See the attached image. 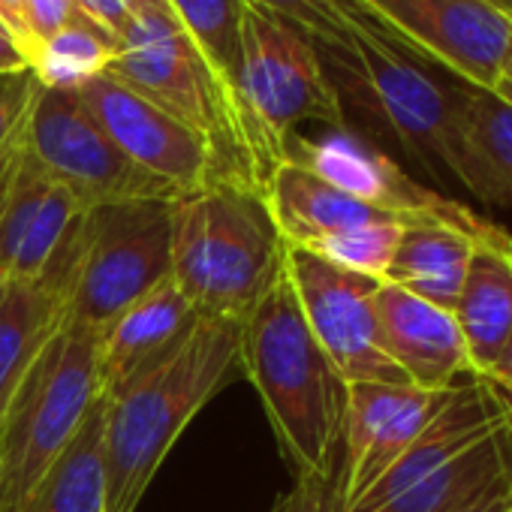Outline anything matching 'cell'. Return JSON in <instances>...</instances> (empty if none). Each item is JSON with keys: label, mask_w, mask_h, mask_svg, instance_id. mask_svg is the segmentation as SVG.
<instances>
[{"label": "cell", "mask_w": 512, "mask_h": 512, "mask_svg": "<svg viewBox=\"0 0 512 512\" xmlns=\"http://www.w3.org/2000/svg\"><path fill=\"white\" fill-rule=\"evenodd\" d=\"M314 46L347 130L395 163L455 181L458 76L419 58L392 28H359L350 46Z\"/></svg>", "instance_id": "cell-1"}, {"label": "cell", "mask_w": 512, "mask_h": 512, "mask_svg": "<svg viewBox=\"0 0 512 512\" xmlns=\"http://www.w3.org/2000/svg\"><path fill=\"white\" fill-rule=\"evenodd\" d=\"M235 374H241V323L202 317L175 353L103 398L106 512H136L184 428Z\"/></svg>", "instance_id": "cell-2"}, {"label": "cell", "mask_w": 512, "mask_h": 512, "mask_svg": "<svg viewBox=\"0 0 512 512\" xmlns=\"http://www.w3.org/2000/svg\"><path fill=\"white\" fill-rule=\"evenodd\" d=\"M241 371L296 473L338 470L347 383L308 329L287 263L241 320Z\"/></svg>", "instance_id": "cell-3"}, {"label": "cell", "mask_w": 512, "mask_h": 512, "mask_svg": "<svg viewBox=\"0 0 512 512\" xmlns=\"http://www.w3.org/2000/svg\"><path fill=\"white\" fill-rule=\"evenodd\" d=\"M106 76L190 127L211 148L223 184L266 196L269 169L247 121L172 13L169 0H136L127 28L115 40Z\"/></svg>", "instance_id": "cell-4"}, {"label": "cell", "mask_w": 512, "mask_h": 512, "mask_svg": "<svg viewBox=\"0 0 512 512\" xmlns=\"http://www.w3.org/2000/svg\"><path fill=\"white\" fill-rule=\"evenodd\" d=\"M284 263L287 241L263 193L214 184L172 202V281L202 317L241 323Z\"/></svg>", "instance_id": "cell-5"}, {"label": "cell", "mask_w": 512, "mask_h": 512, "mask_svg": "<svg viewBox=\"0 0 512 512\" xmlns=\"http://www.w3.org/2000/svg\"><path fill=\"white\" fill-rule=\"evenodd\" d=\"M97 398V332L67 317L0 419V512L22 509Z\"/></svg>", "instance_id": "cell-6"}, {"label": "cell", "mask_w": 512, "mask_h": 512, "mask_svg": "<svg viewBox=\"0 0 512 512\" xmlns=\"http://www.w3.org/2000/svg\"><path fill=\"white\" fill-rule=\"evenodd\" d=\"M178 199V196H175ZM133 199L85 208L67 317L94 332L172 278V202Z\"/></svg>", "instance_id": "cell-7"}, {"label": "cell", "mask_w": 512, "mask_h": 512, "mask_svg": "<svg viewBox=\"0 0 512 512\" xmlns=\"http://www.w3.org/2000/svg\"><path fill=\"white\" fill-rule=\"evenodd\" d=\"M241 109L269 172L287 163V142L305 124L344 127L314 40L250 4L241 19Z\"/></svg>", "instance_id": "cell-8"}, {"label": "cell", "mask_w": 512, "mask_h": 512, "mask_svg": "<svg viewBox=\"0 0 512 512\" xmlns=\"http://www.w3.org/2000/svg\"><path fill=\"white\" fill-rule=\"evenodd\" d=\"M28 157L52 181L64 184L82 208L178 196L109 139L79 91L40 88L28 124Z\"/></svg>", "instance_id": "cell-9"}, {"label": "cell", "mask_w": 512, "mask_h": 512, "mask_svg": "<svg viewBox=\"0 0 512 512\" xmlns=\"http://www.w3.org/2000/svg\"><path fill=\"white\" fill-rule=\"evenodd\" d=\"M287 275L317 344L344 383L410 386L380 344L374 296L383 281L347 272L314 250L287 244Z\"/></svg>", "instance_id": "cell-10"}, {"label": "cell", "mask_w": 512, "mask_h": 512, "mask_svg": "<svg viewBox=\"0 0 512 512\" xmlns=\"http://www.w3.org/2000/svg\"><path fill=\"white\" fill-rule=\"evenodd\" d=\"M287 160L329 181L332 187L377 205L383 211L401 214L407 220H440L458 226L479 241L500 238L506 229L473 214L458 199H449L422 181H416L401 163L365 142L347 127H326L320 136L293 133L287 142Z\"/></svg>", "instance_id": "cell-11"}, {"label": "cell", "mask_w": 512, "mask_h": 512, "mask_svg": "<svg viewBox=\"0 0 512 512\" xmlns=\"http://www.w3.org/2000/svg\"><path fill=\"white\" fill-rule=\"evenodd\" d=\"M419 58L467 85L494 91L503 79L512 13L491 0H362Z\"/></svg>", "instance_id": "cell-12"}, {"label": "cell", "mask_w": 512, "mask_h": 512, "mask_svg": "<svg viewBox=\"0 0 512 512\" xmlns=\"http://www.w3.org/2000/svg\"><path fill=\"white\" fill-rule=\"evenodd\" d=\"M79 97L94 121L109 133V139L136 166L166 181L178 196L223 184L211 148L190 127H184L127 85L103 73L79 88Z\"/></svg>", "instance_id": "cell-13"}, {"label": "cell", "mask_w": 512, "mask_h": 512, "mask_svg": "<svg viewBox=\"0 0 512 512\" xmlns=\"http://www.w3.org/2000/svg\"><path fill=\"white\" fill-rule=\"evenodd\" d=\"M446 398L449 389L425 392L416 386L389 383L347 386L338 455V488L344 509H350L407 452V446L440 413Z\"/></svg>", "instance_id": "cell-14"}, {"label": "cell", "mask_w": 512, "mask_h": 512, "mask_svg": "<svg viewBox=\"0 0 512 512\" xmlns=\"http://www.w3.org/2000/svg\"><path fill=\"white\" fill-rule=\"evenodd\" d=\"M374 311L380 344L410 386L446 392L476 377L452 311H443L389 281L377 287Z\"/></svg>", "instance_id": "cell-15"}, {"label": "cell", "mask_w": 512, "mask_h": 512, "mask_svg": "<svg viewBox=\"0 0 512 512\" xmlns=\"http://www.w3.org/2000/svg\"><path fill=\"white\" fill-rule=\"evenodd\" d=\"M199 320L202 314L184 299L172 278L121 311L97 332L100 398L121 392L139 374L175 353Z\"/></svg>", "instance_id": "cell-16"}, {"label": "cell", "mask_w": 512, "mask_h": 512, "mask_svg": "<svg viewBox=\"0 0 512 512\" xmlns=\"http://www.w3.org/2000/svg\"><path fill=\"white\" fill-rule=\"evenodd\" d=\"M455 184L491 208H512V103L461 82L455 97Z\"/></svg>", "instance_id": "cell-17"}, {"label": "cell", "mask_w": 512, "mask_h": 512, "mask_svg": "<svg viewBox=\"0 0 512 512\" xmlns=\"http://www.w3.org/2000/svg\"><path fill=\"white\" fill-rule=\"evenodd\" d=\"M266 205L290 247H305L311 250L314 244L359 229V226H374V223H413L401 214L383 211L377 205H368L329 181L317 178L314 172L296 166V163H281L269 184H266Z\"/></svg>", "instance_id": "cell-18"}, {"label": "cell", "mask_w": 512, "mask_h": 512, "mask_svg": "<svg viewBox=\"0 0 512 512\" xmlns=\"http://www.w3.org/2000/svg\"><path fill=\"white\" fill-rule=\"evenodd\" d=\"M476 377L491 374L512 329V235L479 241L452 308Z\"/></svg>", "instance_id": "cell-19"}, {"label": "cell", "mask_w": 512, "mask_h": 512, "mask_svg": "<svg viewBox=\"0 0 512 512\" xmlns=\"http://www.w3.org/2000/svg\"><path fill=\"white\" fill-rule=\"evenodd\" d=\"M64 320L67 293L52 278H10L0 287V419Z\"/></svg>", "instance_id": "cell-20"}, {"label": "cell", "mask_w": 512, "mask_h": 512, "mask_svg": "<svg viewBox=\"0 0 512 512\" xmlns=\"http://www.w3.org/2000/svg\"><path fill=\"white\" fill-rule=\"evenodd\" d=\"M476 244V235L440 220L407 223L401 229L395 256L383 281L443 311H452Z\"/></svg>", "instance_id": "cell-21"}, {"label": "cell", "mask_w": 512, "mask_h": 512, "mask_svg": "<svg viewBox=\"0 0 512 512\" xmlns=\"http://www.w3.org/2000/svg\"><path fill=\"white\" fill-rule=\"evenodd\" d=\"M103 419L106 401L97 398L73 443L34 485L19 512H106Z\"/></svg>", "instance_id": "cell-22"}, {"label": "cell", "mask_w": 512, "mask_h": 512, "mask_svg": "<svg viewBox=\"0 0 512 512\" xmlns=\"http://www.w3.org/2000/svg\"><path fill=\"white\" fill-rule=\"evenodd\" d=\"M512 470V428H500L491 437L479 440L440 470L428 473L407 491L389 497L386 503L368 512H449L473 491L488 485L494 476Z\"/></svg>", "instance_id": "cell-23"}, {"label": "cell", "mask_w": 512, "mask_h": 512, "mask_svg": "<svg viewBox=\"0 0 512 512\" xmlns=\"http://www.w3.org/2000/svg\"><path fill=\"white\" fill-rule=\"evenodd\" d=\"M172 13L226 88V94L235 100L241 118V19H244V0H169ZM247 121V118H244ZM250 130V124H247ZM253 136V130H250ZM256 142V139H253ZM260 148V145H256ZM263 157V151H260ZM266 163V160H263ZM269 169V166H266ZM272 178V172H269Z\"/></svg>", "instance_id": "cell-24"}, {"label": "cell", "mask_w": 512, "mask_h": 512, "mask_svg": "<svg viewBox=\"0 0 512 512\" xmlns=\"http://www.w3.org/2000/svg\"><path fill=\"white\" fill-rule=\"evenodd\" d=\"M115 55V37L82 13L55 37L28 49V70L49 91H79L103 76Z\"/></svg>", "instance_id": "cell-25"}, {"label": "cell", "mask_w": 512, "mask_h": 512, "mask_svg": "<svg viewBox=\"0 0 512 512\" xmlns=\"http://www.w3.org/2000/svg\"><path fill=\"white\" fill-rule=\"evenodd\" d=\"M37 76L25 67L19 73H0V196L28 154V124L40 94Z\"/></svg>", "instance_id": "cell-26"}, {"label": "cell", "mask_w": 512, "mask_h": 512, "mask_svg": "<svg viewBox=\"0 0 512 512\" xmlns=\"http://www.w3.org/2000/svg\"><path fill=\"white\" fill-rule=\"evenodd\" d=\"M404 223H374V226H359L341 235H332L320 244H314L311 250L323 260L356 272V275H368L383 281L389 272V263L395 256L398 238H401Z\"/></svg>", "instance_id": "cell-27"}, {"label": "cell", "mask_w": 512, "mask_h": 512, "mask_svg": "<svg viewBox=\"0 0 512 512\" xmlns=\"http://www.w3.org/2000/svg\"><path fill=\"white\" fill-rule=\"evenodd\" d=\"M244 4L269 10L293 22L314 43H323V46H350L359 31L350 22L353 0H244Z\"/></svg>", "instance_id": "cell-28"}, {"label": "cell", "mask_w": 512, "mask_h": 512, "mask_svg": "<svg viewBox=\"0 0 512 512\" xmlns=\"http://www.w3.org/2000/svg\"><path fill=\"white\" fill-rule=\"evenodd\" d=\"M287 497L293 503V512H347L338 488V470L299 473V485Z\"/></svg>", "instance_id": "cell-29"}, {"label": "cell", "mask_w": 512, "mask_h": 512, "mask_svg": "<svg viewBox=\"0 0 512 512\" xmlns=\"http://www.w3.org/2000/svg\"><path fill=\"white\" fill-rule=\"evenodd\" d=\"M79 16L76 0H28L25 4V19H28V49L55 37L64 31L73 19ZM25 49V58H28Z\"/></svg>", "instance_id": "cell-30"}, {"label": "cell", "mask_w": 512, "mask_h": 512, "mask_svg": "<svg viewBox=\"0 0 512 512\" xmlns=\"http://www.w3.org/2000/svg\"><path fill=\"white\" fill-rule=\"evenodd\" d=\"M76 10L118 40L136 10V0H76Z\"/></svg>", "instance_id": "cell-31"}, {"label": "cell", "mask_w": 512, "mask_h": 512, "mask_svg": "<svg viewBox=\"0 0 512 512\" xmlns=\"http://www.w3.org/2000/svg\"><path fill=\"white\" fill-rule=\"evenodd\" d=\"M449 512H512V470L494 476Z\"/></svg>", "instance_id": "cell-32"}, {"label": "cell", "mask_w": 512, "mask_h": 512, "mask_svg": "<svg viewBox=\"0 0 512 512\" xmlns=\"http://www.w3.org/2000/svg\"><path fill=\"white\" fill-rule=\"evenodd\" d=\"M25 4L28 0H0V19H4L7 31L28 49V19H25Z\"/></svg>", "instance_id": "cell-33"}, {"label": "cell", "mask_w": 512, "mask_h": 512, "mask_svg": "<svg viewBox=\"0 0 512 512\" xmlns=\"http://www.w3.org/2000/svg\"><path fill=\"white\" fill-rule=\"evenodd\" d=\"M485 377L512 386V329H509V335H506V344H503V350H500V356H497L491 374H485Z\"/></svg>", "instance_id": "cell-34"}, {"label": "cell", "mask_w": 512, "mask_h": 512, "mask_svg": "<svg viewBox=\"0 0 512 512\" xmlns=\"http://www.w3.org/2000/svg\"><path fill=\"white\" fill-rule=\"evenodd\" d=\"M479 380L485 383L488 395L497 401V407L503 410V416H506V422H509V428H512V386L497 383V380H491V377H479Z\"/></svg>", "instance_id": "cell-35"}, {"label": "cell", "mask_w": 512, "mask_h": 512, "mask_svg": "<svg viewBox=\"0 0 512 512\" xmlns=\"http://www.w3.org/2000/svg\"><path fill=\"white\" fill-rule=\"evenodd\" d=\"M494 91H497V94H500V97H503L506 103H512V82H509V79H500Z\"/></svg>", "instance_id": "cell-36"}, {"label": "cell", "mask_w": 512, "mask_h": 512, "mask_svg": "<svg viewBox=\"0 0 512 512\" xmlns=\"http://www.w3.org/2000/svg\"><path fill=\"white\" fill-rule=\"evenodd\" d=\"M503 79L512 82V37H509V49H506V64H503Z\"/></svg>", "instance_id": "cell-37"}, {"label": "cell", "mask_w": 512, "mask_h": 512, "mask_svg": "<svg viewBox=\"0 0 512 512\" xmlns=\"http://www.w3.org/2000/svg\"><path fill=\"white\" fill-rule=\"evenodd\" d=\"M275 512H293V503H290V497H284L281 503H278V509Z\"/></svg>", "instance_id": "cell-38"}, {"label": "cell", "mask_w": 512, "mask_h": 512, "mask_svg": "<svg viewBox=\"0 0 512 512\" xmlns=\"http://www.w3.org/2000/svg\"><path fill=\"white\" fill-rule=\"evenodd\" d=\"M491 4H497V7H503L506 13H512V0H491Z\"/></svg>", "instance_id": "cell-39"}, {"label": "cell", "mask_w": 512, "mask_h": 512, "mask_svg": "<svg viewBox=\"0 0 512 512\" xmlns=\"http://www.w3.org/2000/svg\"><path fill=\"white\" fill-rule=\"evenodd\" d=\"M0 287H4V278H0Z\"/></svg>", "instance_id": "cell-40"}]
</instances>
